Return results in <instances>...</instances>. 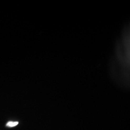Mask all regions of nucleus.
I'll return each mask as SVG.
<instances>
[{
  "label": "nucleus",
  "instance_id": "f257e3e1",
  "mask_svg": "<svg viewBox=\"0 0 130 130\" xmlns=\"http://www.w3.org/2000/svg\"><path fill=\"white\" fill-rule=\"evenodd\" d=\"M18 124H19V122H18L9 121L6 124V126H7V127L12 128V127H14V126H16V125H18Z\"/></svg>",
  "mask_w": 130,
  "mask_h": 130
}]
</instances>
